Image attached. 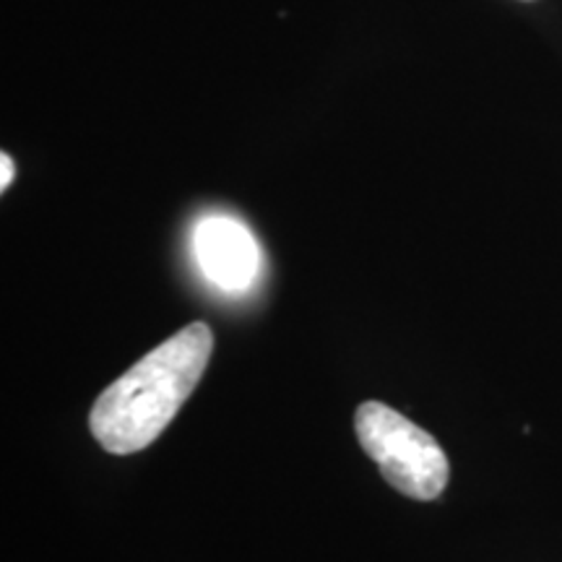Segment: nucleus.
Instances as JSON below:
<instances>
[{"mask_svg":"<svg viewBox=\"0 0 562 562\" xmlns=\"http://www.w3.org/2000/svg\"><path fill=\"white\" fill-rule=\"evenodd\" d=\"M0 167H3V175H0V188H9V182L13 180V161H11V157L9 154H3V157H0Z\"/></svg>","mask_w":562,"mask_h":562,"instance_id":"obj_4","label":"nucleus"},{"mask_svg":"<svg viewBox=\"0 0 562 562\" xmlns=\"http://www.w3.org/2000/svg\"><path fill=\"white\" fill-rule=\"evenodd\" d=\"M211 349L214 334L206 323H191L151 349L91 406L89 430L94 440L115 456L151 446L195 391Z\"/></svg>","mask_w":562,"mask_h":562,"instance_id":"obj_1","label":"nucleus"},{"mask_svg":"<svg viewBox=\"0 0 562 562\" xmlns=\"http://www.w3.org/2000/svg\"><path fill=\"white\" fill-rule=\"evenodd\" d=\"M362 451L383 480L412 501H435L446 490L451 463L430 432L381 402H364L355 414Z\"/></svg>","mask_w":562,"mask_h":562,"instance_id":"obj_2","label":"nucleus"},{"mask_svg":"<svg viewBox=\"0 0 562 562\" xmlns=\"http://www.w3.org/2000/svg\"><path fill=\"white\" fill-rule=\"evenodd\" d=\"M195 261L203 277L224 292H243L261 269V250L243 222L232 216H206L193 235Z\"/></svg>","mask_w":562,"mask_h":562,"instance_id":"obj_3","label":"nucleus"}]
</instances>
